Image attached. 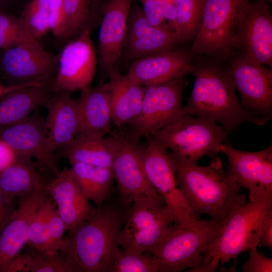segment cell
Instances as JSON below:
<instances>
[{"label":"cell","instance_id":"cell-14","mask_svg":"<svg viewBox=\"0 0 272 272\" xmlns=\"http://www.w3.org/2000/svg\"><path fill=\"white\" fill-rule=\"evenodd\" d=\"M58 57L40 44L22 45L1 51L0 70L10 85L39 83L51 86Z\"/></svg>","mask_w":272,"mask_h":272},{"label":"cell","instance_id":"cell-36","mask_svg":"<svg viewBox=\"0 0 272 272\" xmlns=\"http://www.w3.org/2000/svg\"><path fill=\"white\" fill-rule=\"evenodd\" d=\"M139 1L145 16L152 25L174 32L176 11L173 0Z\"/></svg>","mask_w":272,"mask_h":272},{"label":"cell","instance_id":"cell-11","mask_svg":"<svg viewBox=\"0 0 272 272\" xmlns=\"http://www.w3.org/2000/svg\"><path fill=\"white\" fill-rule=\"evenodd\" d=\"M143 148L137 147L143 169L150 183L171 212L174 223L180 224L196 217L188 206L176 178V173L167 149L150 136Z\"/></svg>","mask_w":272,"mask_h":272},{"label":"cell","instance_id":"cell-24","mask_svg":"<svg viewBox=\"0 0 272 272\" xmlns=\"http://www.w3.org/2000/svg\"><path fill=\"white\" fill-rule=\"evenodd\" d=\"M77 102L79 115L77 135H107L112 122L108 82L81 91Z\"/></svg>","mask_w":272,"mask_h":272},{"label":"cell","instance_id":"cell-19","mask_svg":"<svg viewBox=\"0 0 272 272\" xmlns=\"http://www.w3.org/2000/svg\"><path fill=\"white\" fill-rule=\"evenodd\" d=\"M39 108L22 120L0 128V140L7 143L18 158H34L56 175L59 172L53 157L47 150L45 120Z\"/></svg>","mask_w":272,"mask_h":272},{"label":"cell","instance_id":"cell-8","mask_svg":"<svg viewBox=\"0 0 272 272\" xmlns=\"http://www.w3.org/2000/svg\"><path fill=\"white\" fill-rule=\"evenodd\" d=\"M245 0H206L200 24L188 52L190 56L203 54L221 58L234 50L236 18Z\"/></svg>","mask_w":272,"mask_h":272},{"label":"cell","instance_id":"cell-42","mask_svg":"<svg viewBox=\"0 0 272 272\" xmlns=\"http://www.w3.org/2000/svg\"><path fill=\"white\" fill-rule=\"evenodd\" d=\"M12 200L0 192V234L15 210Z\"/></svg>","mask_w":272,"mask_h":272},{"label":"cell","instance_id":"cell-9","mask_svg":"<svg viewBox=\"0 0 272 272\" xmlns=\"http://www.w3.org/2000/svg\"><path fill=\"white\" fill-rule=\"evenodd\" d=\"M240 55L226 69L239 92L249 122L263 125L272 117V70Z\"/></svg>","mask_w":272,"mask_h":272},{"label":"cell","instance_id":"cell-39","mask_svg":"<svg viewBox=\"0 0 272 272\" xmlns=\"http://www.w3.org/2000/svg\"><path fill=\"white\" fill-rule=\"evenodd\" d=\"M50 31L63 39L65 31V16L63 0H47Z\"/></svg>","mask_w":272,"mask_h":272},{"label":"cell","instance_id":"cell-29","mask_svg":"<svg viewBox=\"0 0 272 272\" xmlns=\"http://www.w3.org/2000/svg\"><path fill=\"white\" fill-rule=\"evenodd\" d=\"M29 160L18 158L12 164L0 171V192L12 198L21 197L45 188L41 176Z\"/></svg>","mask_w":272,"mask_h":272},{"label":"cell","instance_id":"cell-41","mask_svg":"<svg viewBox=\"0 0 272 272\" xmlns=\"http://www.w3.org/2000/svg\"><path fill=\"white\" fill-rule=\"evenodd\" d=\"M259 244L269 249H272V207L264 216L261 224Z\"/></svg>","mask_w":272,"mask_h":272},{"label":"cell","instance_id":"cell-40","mask_svg":"<svg viewBox=\"0 0 272 272\" xmlns=\"http://www.w3.org/2000/svg\"><path fill=\"white\" fill-rule=\"evenodd\" d=\"M258 245H253L247 251L249 256L241 265L243 272H271L272 258L267 257L257 250Z\"/></svg>","mask_w":272,"mask_h":272},{"label":"cell","instance_id":"cell-5","mask_svg":"<svg viewBox=\"0 0 272 272\" xmlns=\"http://www.w3.org/2000/svg\"><path fill=\"white\" fill-rule=\"evenodd\" d=\"M226 222L192 218L170 226L150 252L159 262L160 272L189 271L196 267L203 250L221 234Z\"/></svg>","mask_w":272,"mask_h":272},{"label":"cell","instance_id":"cell-34","mask_svg":"<svg viewBox=\"0 0 272 272\" xmlns=\"http://www.w3.org/2000/svg\"><path fill=\"white\" fill-rule=\"evenodd\" d=\"M40 43L25 29L19 17L0 12V50Z\"/></svg>","mask_w":272,"mask_h":272},{"label":"cell","instance_id":"cell-32","mask_svg":"<svg viewBox=\"0 0 272 272\" xmlns=\"http://www.w3.org/2000/svg\"><path fill=\"white\" fill-rule=\"evenodd\" d=\"M52 201L50 198H45L32 215L27 232L26 243L46 254H54L51 251L48 227V215Z\"/></svg>","mask_w":272,"mask_h":272},{"label":"cell","instance_id":"cell-37","mask_svg":"<svg viewBox=\"0 0 272 272\" xmlns=\"http://www.w3.org/2000/svg\"><path fill=\"white\" fill-rule=\"evenodd\" d=\"M29 254L30 272H73L72 267L59 252L45 254L35 249Z\"/></svg>","mask_w":272,"mask_h":272},{"label":"cell","instance_id":"cell-6","mask_svg":"<svg viewBox=\"0 0 272 272\" xmlns=\"http://www.w3.org/2000/svg\"><path fill=\"white\" fill-rule=\"evenodd\" d=\"M227 134L216 121L184 114L152 135L171 153L197 164L204 156L219 153Z\"/></svg>","mask_w":272,"mask_h":272},{"label":"cell","instance_id":"cell-35","mask_svg":"<svg viewBox=\"0 0 272 272\" xmlns=\"http://www.w3.org/2000/svg\"><path fill=\"white\" fill-rule=\"evenodd\" d=\"M110 272H160V265L150 253L119 248Z\"/></svg>","mask_w":272,"mask_h":272},{"label":"cell","instance_id":"cell-26","mask_svg":"<svg viewBox=\"0 0 272 272\" xmlns=\"http://www.w3.org/2000/svg\"><path fill=\"white\" fill-rule=\"evenodd\" d=\"M53 92L50 86L33 83L5 95L0 99V128L17 123L45 106Z\"/></svg>","mask_w":272,"mask_h":272},{"label":"cell","instance_id":"cell-31","mask_svg":"<svg viewBox=\"0 0 272 272\" xmlns=\"http://www.w3.org/2000/svg\"><path fill=\"white\" fill-rule=\"evenodd\" d=\"M176 11L173 30L180 41L194 37L199 29L206 0H173Z\"/></svg>","mask_w":272,"mask_h":272},{"label":"cell","instance_id":"cell-44","mask_svg":"<svg viewBox=\"0 0 272 272\" xmlns=\"http://www.w3.org/2000/svg\"><path fill=\"white\" fill-rule=\"evenodd\" d=\"M18 159L13 150L0 140V171L12 164Z\"/></svg>","mask_w":272,"mask_h":272},{"label":"cell","instance_id":"cell-17","mask_svg":"<svg viewBox=\"0 0 272 272\" xmlns=\"http://www.w3.org/2000/svg\"><path fill=\"white\" fill-rule=\"evenodd\" d=\"M134 0H106L99 24L98 61L101 74L108 76L116 70L122 53L127 20Z\"/></svg>","mask_w":272,"mask_h":272},{"label":"cell","instance_id":"cell-23","mask_svg":"<svg viewBox=\"0 0 272 272\" xmlns=\"http://www.w3.org/2000/svg\"><path fill=\"white\" fill-rule=\"evenodd\" d=\"M46 197L45 188L21 197L18 206L0 234V272H6L26 243L30 220Z\"/></svg>","mask_w":272,"mask_h":272},{"label":"cell","instance_id":"cell-33","mask_svg":"<svg viewBox=\"0 0 272 272\" xmlns=\"http://www.w3.org/2000/svg\"><path fill=\"white\" fill-rule=\"evenodd\" d=\"M18 17L29 34L38 41L50 31L47 0H30Z\"/></svg>","mask_w":272,"mask_h":272},{"label":"cell","instance_id":"cell-7","mask_svg":"<svg viewBox=\"0 0 272 272\" xmlns=\"http://www.w3.org/2000/svg\"><path fill=\"white\" fill-rule=\"evenodd\" d=\"M174 222L164 202L148 198L137 199L124 215L118 236L119 246L150 253Z\"/></svg>","mask_w":272,"mask_h":272},{"label":"cell","instance_id":"cell-1","mask_svg":"<svg viewBox=\"0 0 272 272\" xmlns=\"http://www.w3.org/2000/svg\"><path fill=\"white\" fill-rule=\"evenodd\" d=\"M177 182L193 214L207 215L219 222L227 221L232 211L246 203L241 187L214 158L200 166L170 153Z\"/></svg>","mask_w":272,"mask_h":272},{"label":"cell","instance_id":"cell-22","mask_svg":"<svg viewBox=\"0 0 272 272\" xmlns=\"http://www.w3.org/2000/svg\"><path fill=\"white\" fill-rule=\"evenodd\" d=\"M45 189L53 201L70 235L95 211L84 195L69 168L63 169L46 185Z\"/></svg>","mask_w":272,"mask_h":272},{"label":"cell","instance_id":"cell-13","mask_svg":"<svg viewBox=\"0 0 272 272\" xmlns=\"http://www.w3.org/2000/svg\"><path fill=\"white\" fill-rule=\"evenodd\" d=\"M91 33V30L83 32L69 40L62 48L51 86L53 92L81 91L90 87L98 61Z\"/></svg>","mask_w":272,"mask_h":272},{"label":"cell","instance_id":"cell-20","mask_svg":"<svg viewBox=\"0 0 272 272\" xmlns=\"http://www.w3.org/2000/svg\"><path fill=\"white\" fill-rule=\"evenodd\" d=\"M188 52L173 49L132 61L125 76L143 86L167 82L192 73L194 64Z\"/></svg>","mask_w":272,"mask_h":272},{"label":"cell","instance_id":"cell-28","mask_svg":"<svg viewBox=\"0 0 272 272\" xmlns=\"http://www.w3.org/2000/svg\"><path fill=\"white\" fill-rule=\"evenodd\" d=\"M70 164L71 173L84 195L97 207L103 205L112 189L114 178L111 168L80 162Z\"/></svg>","mask_w":272,"mask_h":272},{"label":"cell","instance_id":"cell-47","mask_svg":"<svg viewBox=\"0 0 272 272\" xmlns=\"http://www.w3.org/2000/svg\"><path fill=\"white\" fill-rule=\"evenodd\" d=\"M258 1H263L266 2L268 3H271L272 2V0H258Z\"/></svg>","mask_w":272,"mask_h":272},{"label":"cell","instance_id":"cell-25","mask_svg":"<svg viewBox=\"0 0 272 272\" xmlns=\"http://www.w3.org/2000/svg\"><path fill=\"white\" fill-rule=\"evenodd\" d=\"M122 138L120 134L107 137L78 135L70 144L59 150L60 156L70 163L80 162L111 168Z\"/></svg>","mask_w":272,"mask_h":272},{"label":"cell","instance_id":"cell-12","mask_svg":"<svg viewBox=\"0 0 272 272\" xmlns=\"http://www.w3.org/2000/svg\"><path fill=\"white\" fill-rule=\"evenodd\" d=\"M234 49L255 63L272 66V17L269 3L245 0L236 18Z\"/></svg>","mask_w":272,"mask_h":272},{"label":"cell","instance_id":"cell-38","mask_svg":"<svg viewBox=\"0 0 272 272\" xmlns=\"http://www.w3.org/2000/svg\"><path fill=\"white\" fill-rule=\"evenodd\" d=\"M48 227L51 251L52 253L59 252L64 242L63 236L66 229L53 200L48 215Z\"/></svg>","mask_w":272,"mask_h":272},{"label":"cell","instance_id":"cell-15","mask_svg":"<svg viewBox=\"0 0 272 272\" xmlns=\"http://www.w3.org/2000/svg\"><path fill=\"white\" fill-rule=\"evenodd\" d=\"M219 152L228 160L227 173L241 187L248 190L249 200L272 191V145L257 152L241 151L229 144L222 145Z\"/></svg>","mask_w":272,"mask_h":272},{"label":"cell","instance_id":"cell-2","mask_svg":"<svg viewBox=\"0 0 272 272\" xmlns=\"http://www.w3.org/2000/svg\"><path fill=\"white\" fill-rule=\"evenodd\" d=\"M124 215L107 205L94 213L64 240L59 251L73 272H110L119 248Z\"/></svg>","mask_w":272,"mask_h":272},{"label":"cell","instance_id":"cell-30","mask_svg":"<svg viewBox=\"0 0 272 272\" xmlns=\"http://www.w3.org/2000/svg\"><path fill=\"white\" fill-rule=\"evenodd\" d=\"M106 0H63L65 31L62 39L69 41L86 30L99 26Z\"/></svg>","mask_w":272,"mask_h":272},{"label":"cell","instance_id":"cell-21","mask_svg":"<svg viewBox=\"0 0 272 272\" xmlns=\"http://www.w3.org/2000/svg\"><path fill=\"white\" fill-rule=\"evenodd\" d=\"M71 92H54L45 105L47 114L45 120V133L47 152L54 153L70 144L79 130V115L77 100Z\"/></svg>","mask_w":272,"mask_h":272},{"label":"cell","instance_id":"cell-18","mask_svg":"<svg viewBox=\"0 0 272 272\" xmlns=\"http://www.w3.org/2000/svg\"><path fill=\"white\" fill-rule=\"evenodd\" d=\"M111 169L122 203H129L142 198L164 202L146 176L136 144L123 135Z\"/></svg>","mask_w":272,"mask_h":272},{"label":"cell","instance_id":"cell-46","mask_svg":"<svg viewBox=\"0 0 272 272\" xmlns=\"http://www.w3.org/2000/svg\"><path fill=\"white\" fill-rule=\"evenodd\" d=\"M14 0H0V12H8V9Z\"/></svg>","mask_w":272,"mask_h":272},{"label":"cell","instance_id":"cell-16","mask_svg":"<svg viewBox=\"0 0 272 272\" xmlns=\"http://www.w3.org/2000/svg\"><path fill=\"white\" fill-rule=\"evenodd\" d=\"M180 42L176 34L155 26L133 1L130 9L122 55L130 60L175 49Z\"/></svg>","mask_w":272,"mask_h":272},{"label":"cell","instance_id":"cell-10","mask_svg":"<svg viewBox=\"0 0 272 272\" xmlns=\"http://www.w3.org/2000/svg\"><path fill=\"white\" fill-rule=\"evenodd\" d=\"M184 76L171 81L145 86L141 111L128 124L132 142L148 137L177 120L182 112Z\"/></svg>","mask_w":272,"mask_h":272},{"label":"cell","instance_id":"cell-43","mask_svg":"<svg viewBox=\"0 0 272 272\" xmlns=\"http://www.w3.org/2000/svg\"><path fill=\"white\" fill-rule=\"evenodd\" d=\"M30 264L29 253L18 254L11 262L6 272H30Z\"/></svg>","mask_w":272,"mask_h":272},{"label":"cell","instance_id":"cell-4","mask_svg":"<svg viewBox=\"0 0 272 272\" xmlns=\"http://www.w3.org/2000/svg\"><path fill=\"white\" fill-rule=\"evenodd\" d=\"M272 207V191L234 208L218 237L203 251L196 271H215L219 262L224 264L259 245L262 219Z\"/></svg>","mask_w":272,"mask_h":272},{"label":"cell","instance_id":"cell-45","mask_svg":"<svg viewBox=\"0 0 272 272\" xmlns=\"http://www.w3.org/2000/svg\"><path fill=\"white\" fill-rule=\"evenodd\" d=\"M33 83H27L21 85H9V86H5L0 83V99H1L3 96H4L7 94L9 92L16 90L21 87L26 86L29 84Z\"/></svg>","mask_w":272,"mask_h":272},{"label":"cell","instance_id":"cell-27","mask_svg":"<svg viewBox=\"0 0 272 272\" xmlns=\"http://www.w3.org/2000/svg\"><path fill=\"white\" fill-rule=\"evenodd\" d=\"M109 77L112 122L121 128L139 114L145 87L133 82L116 70Z\"/></svg>","mask_w":272,"mask_h":272},{"label":"cell","instance_id":"cell-3","mask_svg":"<svg viewBox=\"0 0 272 272\" xmlns=\"http://www.w3.org/2000/svg\"><path fill=\"white\" fill-rule=\"evenodd\" d=\"M194 84L182 113L216 121L228 135L235 132L244 122L246 114L235 92L226 69L213 62L194 64Z\"/></svg>","mask_w":272,"mask_h":272}]
</instances>
